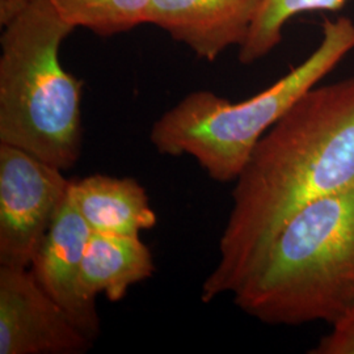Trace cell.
Returning a JSON list of instances; mask_svg holds the SVG:
<instances>
[{"label":"cell","instance_id":"obj_1","mask_svg":"<svg viewBox=\"0 0 354 354\" xmlns=\"http://www.w3.org/2000/svg\"><path fill=\"white\" fill-rule=\"evenodd\" d=\"M353 183L354 76H349L306 92L254 147L235 180L219 260L203 282V304L238 290L291 216Z\"/></svg>","mask_w":354,"mask_h":354},{"label":"cell","instance_id":"obj_2","mask_svg":"<svg viewBox=\"0 0 354 354\" xmlns=\"http://www.w3.org/2000/svg\"><path fill=\"white\" fill-rule=\"evenodd\" d=\"M272 326L335 323L354 307V183L299 210L232 294Z\"/></svg>","mask_w":354,"mask_h":354},{"label":"cell","instance_id":"obj_3","mask_svg":"<svg viewBox=\"0 0 354 354\" xmlns=\"http://www.w3.org/2000/svg\"><path fill=\"white\" fill-rule=\"evenodd\" d=\"M352 50L353 20L327 19L317 49L270 87L239 102L194 91L152 124V146L162 155L194 158L216 183H235L269 129Z\"/></svg>","mask_w":354,"mask_h":354},{"label":"cell","instance_id":"obj_4","mask_svg":"<svg viewBox=\"0 0 354 354\" xmlns=\"http://www.w3.org/2000/svg\"><path fill=\"white\" fill-rule=\"evenodd\" d=\"M0 37V143L64 172L82 153L83 82L61 62L75 29L50 0H36Z\"/></svg>","mask_w":354,"mask_h":354},{"label":"cell","instance_id":"obj_5","mask_svg":"<svg viewBox=\"0 0 354 354\" xmlns=\"http://www.w3.org/2000/svg\"><path fill=\"white\" fill-rule=\"evenodd\" d=\"M70 183L62 169L0 143V266L30 268Z\"/></svg>","mask_w":354,"mask_h":354},{"label":"cell","instance_id":"obj_6","mask_svg":"<svg viewBox=\"0 0 354 354\" xmlns=\"http://www.w3.org/2000/svg\"><path fill=\"white\" fill-rule=\"evenodd\" d=\"M92 342L29 268L0 266V354H82Z\"/></svg>","mask_w":354,"mask_h":354},{"label":"cell","instance_id":"obj_7","mask_svg":"<svg viewBox=\"0 0 354 354\" xmlns=\"http://www.w3.org/2000/svg\"><path fill=\"white\" fill-rule=\"evenodd\" d=\"M91 232L68 190L67 200L54 219L29 269L39 286L95 342L102 329L100 317L96 299L88 298L82 286V264Z\"/></svg>","mask_w":354,"mask_h":354},{"label":"cell","instance_id":"obj_8","mask_svg":"<svg viewBox=\"0 0 354 354\" xmlns=\"http://www.w3.org/2000/svg\"><path fill=\"white\" fill-rule=\"evenodd\" d=\"M266 0H152L147 24L213 62L245 42Z\"/></svg>","mask_w":354,"mask_h":354},{"label":"cell","instance_id":"obj_9","mask_svg":"<svg viewBox=\"0 0 354 354\" xmlns=\"http://www.w3.org/2000/svg\"><path fill=\"white\" fill-rule=\"evenodd\" d=\"M70 196L92 232L140 236L158 221L146 189L131 177L71 180Z\"/></svg>","mask_w":354,"mask_h":354},{"label":"cell","instance_id":"obj_10","mask_svg":"<svg viewBox=\"0 0 354 354\" xmlns=\"http://www.w3.org/2000/svg\"><path fill=\"white\" fill-rule=\"evenodd\" d=\"M153 273L151 251L140 236L91 232L82 264V286L91 299L104 292L108 301L120 302Z\"/></svg>","mask_w":354,"mask_h":354},{"label":"cell","instance_id":"obj_11","mask_svg":"<svg viewBox=\"0 0 354 354\" xmlns=\"http://www.w3.org/2000/svg\"><path fill=\"white\" fill-rule=\"evenodd\" d=\"M67 24L112 37L147 24L152 0H50Z\"/></svg>","mask_w":354,"mask_h":354},{"label":"cell","instance_id":"obj_12","mask_svg":"<svg viewBox=\"0 0 354 354\" xmlns=\"http://www.w3.org/2000/svg\"><path fill=\"white\" fill-rule=\"evenodd\" d=\"M348 0H266L245 42L239 48V61L252 64L274 50L283 35V28L298 15L335 12Z\"/></svg>","mask_w":354,"mask_h":354},{"label":"cell","instance_id":"obj_13","mask_svg":"<svg viewBox=\"0 0 354 354\" xmlns=\"http://www.w3.org/2000/svg\"><path fill=\"white\" fill-rule=\"evenodd\" d=\"M332 327L308 353L354 354V307L332 323Z\"/></svg>","mask_w":354,"mask_h":354},{"label":"cell","instance_id":"obj_14","mask_svg":"<svg viewBox=\"0 0 354 354\" xmlns=\"http://www.w3.org/2000/svg\"><path fill=\"white\" fill-rule=\"evenodd\" d=\"M35 1L36 0H0V26L4 28L11 24Z\"/></svg>","mask_w":354,"mask_h":354}]
</instances>
